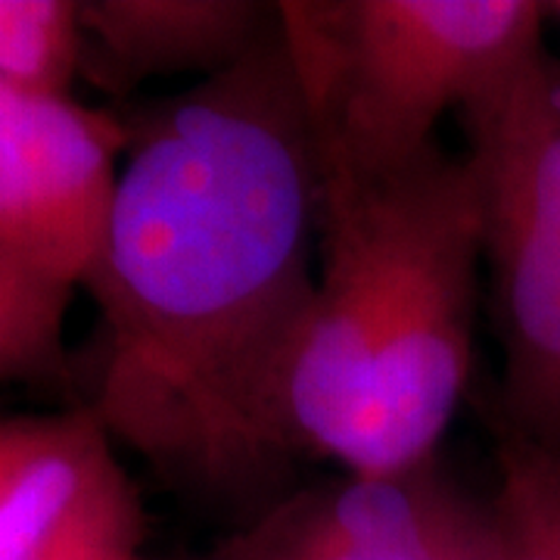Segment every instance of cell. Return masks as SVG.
Instances as JSON below:
<instances>
[{
    "label": "cell",
    "instance_id": "1",
    "mask_svg": "<svg viewBox=\"0 0 560 560\" xmlns=\"http://www.w3.org/2000/svg\"><path fill=\"white\" fill-rule=\"evenodd\" d=\"M318 165L278 32L143 125L94 293L88 411L168 480L234 492L293 455L283 396L318 278Z\"/></svg>",
    "mask_w": 560,
    "mask_h": 560
},
{
    "label": "cell",
    "instance_id": "2",
    "mask_svg": "<svg viewBox=\"0 0 560 560\" xmlns=\"http://www.w3.org/2000/svg\"><path fill=\"white\" fill-rule=\"evenodd\" d=\"M320 275L283 396L293 452L381 474L436 455L470 383L477 172L433 143L383 175H318Z\"/></svg>",
    "mask_w": 560,
    "mask_h": 560
},
{
    "label": "cell",
    "instance_id": "3",
    "mask_svg": "<svg viewBox=\"0 0 560 560\" xmlns=\"http://www.w3.org/2000/svg\"><path fill=\"white\" fill-rule=\"evenodd\" d=\"M539 0H290L280 38L318 175H383L423 156L445 113L545 54Z\"/></svg>",
    "mask_w": 560,
    "mask_h": 560
},
{
    "label": "cell",
    "instance_id": "4",
    "mask_svg": "<svg viewBox=\"0 0 560 560\" xmlns=\"http://www.w3.org/2000/svg\"><path fill=\"white\" fill-rule=\"evenodd\" d=\"M460 121L501 346L492 427L560 452V66L541 54Z\"/></svg>",
    "mask_w": 560,
    "mask_h": 560
},
{
    "label": "cell",
    "instance_id": "5",
    "mask_svg": "<svg viewBox=\"0 0 560 560\" xmlns=\"http://www.w3.org/2000/svg\"><path fill=\"white\" fill-rule=\"evenodd\" d=\"M128 128L57 91L0 81V246L62 287L91 278Z\"/></svg>",
    "mask_w": 560,
    "mask_h": 560
},
{
    "label": "cell",
    "instance_id": "6",
    "mask_svg": "<svg viewBox=\"0 0 560 560\" xmlns=\"http://www.w3.org/2000/svg\"><path fill=\"white\" fill-rule=\"evenodd\" d=\"M219 560H508V539L492 499L470 495L433 455L296 492Z\"/></svg>",
    "mask_w": 560,
    "mask_h": 560
},
{
    "label": "cell",
    "instance_id": "7",
    "mask_svg": "<svg viewBox=\"0 0 560 560\" xmlns=\"http://www.w3.org/2000/svg\"><path fill=\"white\" fill-rule=\"evenodd\" d=\"M84 60L113 81L202 72L215 79L278 32V7L246 0L79 3Z\"/></svg>",
    "mask_w": 560,
    "mask_h": 560
},
{
    "label": "cell",
    "instance_id": "8",
    "mask_svg": "<svg viewBox=\"0 0 560 560\" xmlns=\"http://www.w3.org/2000/svg\"><path fill=\"white\" fill-rule=\"evenodd\" d=\"M119 467L88 408L0 420V560H22Z\"/></svg>",
    "mask_w": 560,
    "mask_h": 560
},
{
    "label": "cell",
    "instance_id": "9",
    "mask_svg": "<svg viewBox=\"0 0 560 560\" xmlns=\"http://www.w3.org/2000/svg\"><path fill=\"white\" fill-rule=\"evenodd\" d=\"M495 470L508 560H560V452L495 430Z\"/></svg>",
    "mask_w": 560,
    "mask_h": 560
},
{
    "label": "cell",
    "instance_id": "10",
    "mask_svg": "<svg viewBox=\"0 0 560 560\" xmlns=\"http://www.w3.org/2000/svg\"><path fill=\"white\" fill-rule=\"evenodd\" d=\"M72 287L44 278L0 246V383L62 371V320Z\"/></svg>",
    "mask_w": 560,
    "mask_h": 560
},
{
    "label": "cell",
    "instance_id": "11",
    "mask_svg": "<svg viewBox=\"0 0 560 560\" xmlns=\"http://www.w3.org/2000/svg\"><path fill=\"white\" fill-rule=\"evenodd\" d=\"M81 62L79 3L0 0V81L69 94Z\"/></svg>",
    "mask_w": 560,
    "mask_h": 560
},
{
    "label": "cell",
    "instance_id": "12",
    "mask_svg": "<svg viewBox=\"0 0 560 560\" xmlns=\"http://www.w3.org/2000/svg\"><path fill=\"white\" fill-rule=\"evenodd\" d=\"M140 539L143 508L125 470L116 467L22 560H135Z\"/></svg>",
    "mask_w": 560,
    "mask_h": 560
},
{
    "label": "cell",
    "instance_id": "13",
    "mask_svg": "<svg viewBox=\"0 0 560 560\" xmlns=\"http://www.w3.org/2000/svg\"><path fill=\"white\" fill-rule=\"evenodd\" d=\"M548 13H551V20H555L560 25V0H555V3H548Z\"/></svg>",
    "mask_w": 560,
    "mask_h": 560
}]
</instances>
